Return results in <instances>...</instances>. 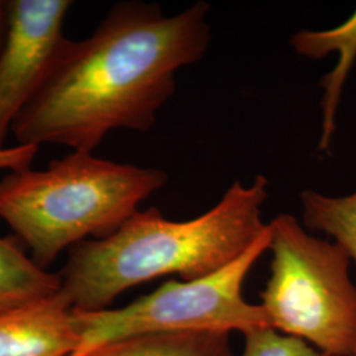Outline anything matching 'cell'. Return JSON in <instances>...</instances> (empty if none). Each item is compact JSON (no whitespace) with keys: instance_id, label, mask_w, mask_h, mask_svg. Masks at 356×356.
<instances>
[{"instance_id":"cell-1","label":"cell","mask_w":356,"mask_h":356,"mask_svg":"<svg viewBox=\"0 0 356 356\" xmlns=\"http://www.w3.org/2000/svg\"><path fill=\"white\" fill-rule=\"evenodd\" d=\"M210 10L204 0L173 16L157 3L115 4L89 38L69 40L15 120L16 144L94 152L115 129L149 132L176 92L178 70L210 47Z\"/></svg>"},{"instance_id":"cell-2","label":"cell","mask_w":356,"mask_h":356,"mask_svg":"<svg viewBox=\"0 0 356 356\" xmlns=\"http://www.w3.org/2000/svg\"><path fill=\"white\" fill-rule=\"evenodd\" d=\"M269 181L257 175L251 184H231L220 201L202 216L176 222L149 207L138 210L107 238L89 239L69 250L63 291L76 310L94 312L128 289L178 275L202 279L247 252L267 232L261 209Z\"/></svg>"},{"instance_id":"cell-3","label":"cell","mask_w":356,"mask_h":356,"mask_svg":"<svg viewBox=\"0 0 356 356\" xmlns=\"http://www.w3.org/2000/svg\"><path fill=\"white\" fill-rule=\"evenodd\" d=\"M168 181L161 169L73 151L0 178V219L47 269L65 250L114 234Z\"/></svg>"},{"instance_id":"cell-4","label":"cell","mask_w":356,"mask_h":356,"mask_svg":"<svg viewBox=\"0 0 356 356\" xmlns=\"http://www.w3.org/2000/svg\"><path fill=\"white\" fill-rule=\"evenodd\" d=\"M270 275L260 292L269 326L335 356L356 354V284L343 248L292 216L269 223Z\"/></svg>"},{"instance_id":"cell-5","label":"cell","mask_w":356,"mask_h":356,"mask_svg":"<svg viewBox=\"0 0 356 356\" xmlns=\"http://www.w3.org/2000/svg\"><path fill=\"white\" fill-rule=\"evenodd\" d=\"M269 248V229L227 267L191 281L170 280L154 292L118 309H74L78 354L102 344L149 332L252 330L269 326L260 305L245 301V279Z\"/></svg>"},{"instance_id":"cell-6","label":"cell","mask_w":356,"mask_h":356,"mask_svg":"<svg viewBox=\"0 0 356 356\" xmlns=\"http://www.w3.org/2000/svg\"><path fill=\"white\" fill-rule=\"evenodd\" d=\"M73 4L72 0H7L8 29L0 51V149L67 45L64 23Z\"/></svg>"},{"instance_id":"cell-7","label":"cell","mask_w":356,"mask_h":356,"mask_svg":"<svg viewBox=\"0 0 356 356\" xmlns=\"http://www.w3.org/2000/svg\"><path fill=\"white\" fill-rule=\"evenodd\" d=\"M79 344L74 307L63 289L0 313V356H74Z\"/></svg>"},{"instance_id":"cell-8","label":"cell","mask_w":356,"mask_h":356,"mask_svg":"<svg viewBox=\"0 0 356 356\" xmlns=\"http://www.w3.org/2000/svg\"><path fill=\"white\" fill-rule=\"evenodd\" d=\"M289 44L293 51L307 60H322L329 53H339L338 64L335 65L332 72L323 76L319 83L323 94L321 99L322 132L318 151L329 154L337 129V114L344 83L356 61V10L342 24L331 29H302L293 33Z\"/></svg>"},{"instance_id":"cell-9","label":"cell","mask_w":356,"mask_h":356,"mask_svg":"<svg viewBox=\"0 0 356 356\" xmlns=\"http://www.w3.org/2000/svg\"><path fill=\"white\" fill-rule=\"evenodd\" d=\"M74 356H234L229 332L166 331L128 337Z\"/></svg>"},{"instance_id":"cell-10","label":"cell","mask_w":356,"mask_h":356,"mask_svg":"<svg viewBox=\"0 0 356 356\" xmlns=\"http://www.w3.org/2000/svg\"><path fill=\"white\" fill-rule=\"evenodd\" d=\"M61 289L58 273L40 267L19 241L0 238V313L35 304Z\"/></svg>"},{"instance_id":"cell-11","label":"cell","mask_w":356,"mask_h":356,"mask_svg":"<svg viewBox=\"0 0 356 356\" xmlns=\"http://www.w3.org/2000/svg\"><path fill=\"white\" fill-rule=\"evenodd\" d=\"M300 202L304 227L327 235L356 264V191L334 197L306 189Z\"/></svg>"},{"instance_id":"cell-12","label":"cell","mask_w":356,"mask_h":356,"mask_svg":"<svg viewBox=\"0 0 356 356\" xmlns=\"http://www.w3.org/2000/svg\"><path fill=\"white\" fill-rule=\"evenodd\" d=\"M243 337L244 347L241 356H335L270 326L245 331Z\"/></svg>"},{"instance_id":"cell-13","label":"cell","mask_w":356,"mask_h":356,"mask_svg":"<svg viewBox=\"0 0 356 356\" xmlns=\"http://www.w3.org/2000/svg\"><path fill=\"white\" fill-rule=\"evenodd\" d=\"M40 147L38 145H20L6 147L0 149V170H22L31 168Z\"/></svg>"},{"instance_id":"cell-14","label":"cell","mask_w":356,"mask_h":356,"mask_svg":"<svg viewBox=\"0 0 356 356\" xmlns=\"http://www.w3.org/2000/svg\"><path fill=\"white\" fill-rule=\"evenodd\" d=\"M8 29V13H7V0H0V51L4 45Z\"/></svg>"},{"instance_id":"cell-15","label":"cell","mask_w":356,"mask_h":356,"mask_svg":"<svg viewBox=\"0 0 356 356\" xmlns=\"http://www.w3.org/2000/svg\"><path fill=\"white\" fill-rule=\"evenodd\" d=\"M354 356H356V354H355V355H354Z\"/></svg>"}]
</instances>
